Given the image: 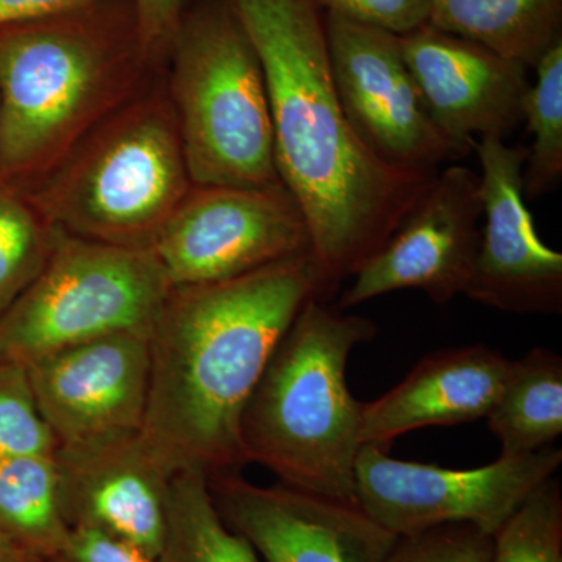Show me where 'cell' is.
<instances>
[{
	"label": "cell",
	"mask_w": 562,
	"mask_h": 562,
	"mask_svg": "<svg viewBox=\"0 0 562 562\" xmlns=\"http://www.w3.org/2000/svg\"><path fill=\"white\" fill-rule=\"evenodd\" d=\"M106 0H0V29L90 9Z\"/></svg>",
	"instance_id": "cell-30"
},
{
	"label": "cell",
	"mask_w": 562,
	"mask_h": 562,
	"mask_svg": "<svg viewBox=\"0 0 562 562\" xmlns=\"http://www.w3.org/2000/svg\"><path fill=\"white\" fill-rule=\"evenodd\" d=\"M209 487L224 522L262 562H387L397 543L358 503L257 486L241 472L211 476Z\"/></svg>",
	"instance_id": "cell-12"
},
{
	"label": "cell",
	"mask_w": 562,
	"mask_h": 562,
	"mask_svg": "<svg viewBox=\"0 0 562 562\" xmlns=\"http://www.w3.org/2000/svg\"><path fill=\"white\" fill-rule=\"evenodd\" d=\"M375 335L368 317L325 299L303 306L244 406L239 443L247 464L295 490L357 503L364 403L351 395L346 371L351 350Z\"/></svg>",
	"instance_id": "cell-4"
},
{
	"label": "cell",
	"mask_w": 562,
	"mask_h": 562,
	"mask_svg": "<svg viewBox=\"0 0 562 562\" xmlns=\"http://www.w3.org/2000/svg\"><path fill=\"white\" fill-rule=\"evenodd\" d=\"M146 58L132 2L0 29V184L50 172L127 103Z\"/></svg>",
	"instance_id": "cell-3"
},
{
	"label": "cell",
	"mask_w": 562,
	"mask_h": 562,
	"mask_svg": "<svg viewBox=\"0 0 562 562\" xmlns=\"http://www.w3.org/2000/svg\"><path fill=\"white\" fill-rule=\"evenodd\" d=\"M428 24L530 69L562 41V0H431Z\"/></svg>",
	"instance_id": "cell-18"
},
{
	"label": "cell",
	"mask_w": 562,
	"mask_h": 562,
	"mask_svg": "<svg viewBox=\"0 0 562 562\" xmlns=\"http://www.w3.org/2000/svg\"><path fill=\"white\" fill-rule=\"evenodd\" d=\"M0 562H47L0 530Z\"/></svg>",
	"instance_id": "cell-31"
},
{
	"label": "cell",
	"mask_w": 562,
	"mask_h": 562,
	"mask_svg": "<svg viewBox=\"0 0 562 562\" xmlns=\"http://www.w3.org/2000/svg\"><path fill=\"white\" fill-rule=\"evenodd\" d=\"M513 361L484 344L422 358L401 383L362 406L361 443L390 450L405 432L453 427L490 414Z\"/></svg>",
	"instance_id": "cell-17"
},
{
	"label": "cell",
	"mask_w": 562,
	"mask_h": 562,
	"mask_svg": "<svg viewBox=\"0 0 562 562\" xmlns=\"http://www.w3.org/2000/svg\"><path fill=\"white\" fill-rule=\"evenodd\" d=\"M38 412L60 443L139 431L149 397V335L117 333L27 364Z\"/></svg>",
	"instance_id": "cell-15"
},
{
	"label": "cell",
	"mask_w": 562,
	"mask_h": 562,
	"mask_svg": "<svg viewBox=\"0 0 562 562\" xmlns=\"http://www.w3.org/2000/svg\"><path fill=\"white\" fill-rule=\"evenodd\" d=\"M483 216L480 176L453 165L436 173L394 233L342 292L339 308H355L380 295L424 291L446 305L465 294L480 247Z\"/></svg>",
	"instance_id": "cell-11"
},
{
	"label": "cell",
	"mask_w": 562,
	"mask_h": 562,
	"mask_svg": "<svg viewBox=\"0 0 562 562\" xmlns=\"http://www.w3.org/2000/svg\"><path fill=\"white\" fill-rule=\"evenodd\" d=\"M265 74L277 169L333 286L376 254L432 177L391 168L344 114L319 0H228Z\"/></svg>",
	"instance_id": "cell-1"
},
{
	"label": "cell",
	"mask_w": 562,
	"mask_h": 562,
	"mask_svg": "<svg viewBox=\"0 0 562 562\" xmlns=\"http://www.w3.org/2000/svg\"><path fill=\"white\" fill-rule=\"evenodd\" d=\"M172 288L217 283L312 251L286 188L192 187L151 246Z\"/></svg>",
	"instance_id": "cell-9"
},
{
	"label": "cell",
	"mask_w": 562,
	"mask_h": 562,
	"mask_svg": "<svg viewBox=\"0 0 562 562\" xmlns=\"http://www.w3.org/2000/svg\"><path fill=\"white\" fill-rule=\"evenodd\" d=\"M562 450L549 446L468 471L402 461L364 443L355 462L357 503L395 536L469 524L494 536L528 497L557 475Z\"/></svg>",
	"instance_id": "cell-8"
},
{
	"label": "cell",
	"mask_w": 562,
	"mask_h": 562,
	"mask_svg": "<svg viewBox=\"0 0 562 562\" xmlns=\"http://www.w3.org/2000/svg\"><path fill=\"white\" fill-rule=\"evenodd\" d=\"M333 80L351 131L384 165L432 177L457 158L432 122L401 35L325 13Z\"/></svg>",
	"instance_id": "cell-10"
},
{
	"label": "cell",
	"mask_w": 562,
	"mask_h": 562,
	"mask_svg": "<svg viewBox=\"0 0 562 562\" xmlns=\"http://www.w3.org/2000/svg\"><path fill=\"white\" fill-rule=\"evenodd\" d=\"M172 109L192 187L280 188L265 74L228 0L184 10Z\"/></svg>",
	"instance_id": "cell-6"
},
{
	"label": "cell",
	"mask_w": 562,
	"mask_h": 562,
	"mask_svg": "<svg viewBox=\"0 0 562 562\" xmlns=\"http://www.w3.org/2000/svg\"><path fill=\"white\" fill-rule=\"evenodd\" d=\"M536 83L524 102V121L532 135L522 172L524 195L538 201L562 179V41L535 66Z\"/></svg>",
	"instance_id": "cell-22"
},
{
	"label": "cell",
	"mask_w": 562,
	"mask_h": 562,
	"mask_svg": "<svg viewBox=\"0 0 562 562\" xmlns=\"http://www.w3.org/2000/svg\"><path fill=\"white\" fill-rule=\"evenodd\" d=\"M482 172L484 227L468 295L512 314L562 313V255L542 241L525 202L528 149L506 140L473 143Z\"/></svg>",
	"instance_id": "cell-13"
},
{
	"label": "cell",
	"mask_w": 562,
	"mask_h": 562,
	"mask_svg": "<svg viewBox=\"0 0 562 562\" xmlns=\"http://www.w3.org/2000/svg\"><path fill=\"white\" fill-rule=\"evenodd\" d=\"M333 290L313 251L236 279L172 288L149 335L140 432L173 473L241 472L244 406L303 306Z\"/></svg>",
	"instance_id": "cell-2"
},
{
	"label": "cell",
	"mask_w": 562,
	"mask_h": 562,
	"mask_svg": "<svg viewBox=\"0 0 562 562\" xmlns=\"http://www.w3.org/2000/svg\"><path fill=\"white\" fill-rule=\"evenodd\" d=\"M401 43L431 120L458 157L476 136L506 140L522 124L531 87L525 66L428 22Z\"/></svg>",
	"instance_id": "cell-16"
},
{
	"label": "cell",
	"mask_w": 562,
	"mask_h": 562,
	"mask_svg": "<svg viewBox=\"0 0 562 562\" xmlns=\"http://www.w3.org/2000/svg\"><path fill=\"white\" fill-rule=\"evenodd\" d=\"M487 562H562V490L557 475L492 536Z\"/></svg>",
	"instance_id": "cell-24"
},
{
	"label": "cell",
	"mask_w": 562,
	"mask_h": 562,
	"mask_svg": "<svg viewBox=\"0 0 562 562\" xmlns=\"http://www.w3.org/2000/svg\"><path fill=\"white\" fill-rule=\"evenodd\" d=\"M0 530L52 562L70 528L63 517L54 454L0 460Z\"/></svg>",
	"instance_id": "cell-20"
},
{
	"label": "cell",
	"mask_w": 562,
	"mask_h": 562,
	"mask_svg": "<svg viewBox=\"0 0 562 562\" xmlns=\"http://www.w3.org/2000/svg\"><path fill=\"white\" fill-rule=\"evenodd\" d=\"M325 13L406 35L427 24L431 0H319Z\"/></svg>",
	"instance_id": "cell-27"
},
{
	"label": "cell",
	"mask_w": 562,
	"mask_h": 562,
	"mask_svg": "<svg viewBox=\"0 0 562 562\" xmlns=\"http://www.w3.org/2000/svg\"><path fill=\"white\" fill-rule=\"evenodd\" d=\"M492 536L469 524H447L401 536L387 562H487Z\"/></svg>",
	"instance_id": "cell-26"
},
{
	"label": "cell",
	"mask_w": 562,
	"mask_h": 562,
	"mask_svg": "<svg viewBox=\"0 0 562 562\" xmlns=\"http://www.w3.org/2000/svg\"><path fill=\"white\" fill-rule=\"evenodd\" d=\"M503 458L524 457L552 446L562 432V358L532 349L513 361L497 402L486 416Z\"/></svg>",
	"instance_id": "cell-19"
},
{
	"label": "cell",
	"mask_w": 562,
	"mask_h": 562,
	"mask_svg": "<svg viewBox=\"0 0 562 562\" xmlns=\"http://www.w3.org/2000/svg\"><path fill=\"white\" fill-rule=\"evenodd\" d=\"M52 562H160L131 543L92 528H72Z\"/></svg>",
	"instance_id": "cell-28"
},
{
	"label": "cell",
	"mask_w": 562,
	"mask_h": 562,
	"mask_svg": "<svg viewBox=\"0 0 562 562\" xmlns=\"http://www.w3.org/2000/svg\"><path fill=\"white\" fill-rule=\"evenodd\" d=\"M132 5L149 58L171 50L188 0H132Z\"/></svg>",
	"instance_id": "cell-29"
},
{
	"label": "cell",
	"mask_w": 562,
	"mask_h": 562,
	"mask_svg": "<svg viewBox=\"0 0 562 562\" xmlns=\"http://www.w3.org/2000/svg\"><path fill=\"white\" fill-rule=\"evenodd\" d=\"M52 241L54 228L24 194L0 184V314L38 277Z\"/></svg>",
	"instance_id": "cell-23"
},
{
	"label": "cell",
	"mask_w": 562,
	"mask_h": 562,
	"mask_svg": "<svg viewBox=\"0 0 562 562\" xmlns=\"http://www.w3.org/2000/svg\"><path fill=\"white\" fill-rule=\"evenodd\" d=\"M54 461L61 513L70 530L103 531L160 560L176 473L140 430L60 443Z\"/></svg>",
	"instance_id": "cell-14"
},
{
	"label": "cell",
	"mask_w": 562,
	"mask_h": 562,
	"mask_svg": "<svg viewBox=\"0 0 562 562\" xmlns=\"http://www.w3.org/2000/svg\"><path fill=\"white\" fill-rule=\"evenodd\" d=\"M57 447L38 412L24 364L0 358V460L54 454Z\"/></svg>",
	"instance_id": "cell-25"
},
{
	"label": "cell",
	"mask_w": 562,
	"mask_h": 562,
	"mask_svg": "<svg viewBox=\"0 0 562 562\" xmlns=\"http://www.w3.org/2000/svg\"><path fill=\"white\" fill-rule=\"evenodd\" d=\"M192 183L172 103H124L24 198L50 227L111 246L151 249Z\"/></svg>",
	"instance_id": "cell-5"
},
{
	"label": "cell",
	"mask_w": 562,
	"mask_h": 562,
	"mask_svg": "<svg viewBox=\"0 0 562 562\" xmlns=\"http://www.w3.org/2000/svg\"><path fill=\"white\" fill-rule=\"evenodd\" d=\"M171 290L150 249L90 241L54 228L46 265L0 314V358L27 364L103 336L150 335Z\"/></svg>",
	"instance_id": "cell-7"
},
{
	"label": "cell",
	"mask_w": 562,
	"mask_h": 562,
	"mask_svg": "<svg viewBox=\"0 0 562 562\" xmlns=\"http://www.w3.org/2000/svg\"><path fill=\"white\" fill-rule=\"evenodd\" d=\"M160 562H262L254 547L217 513L201 472H177L171 480L168 522Z\"/></svg>",
	"instance_id": "cell-21"
}]
</instances>
